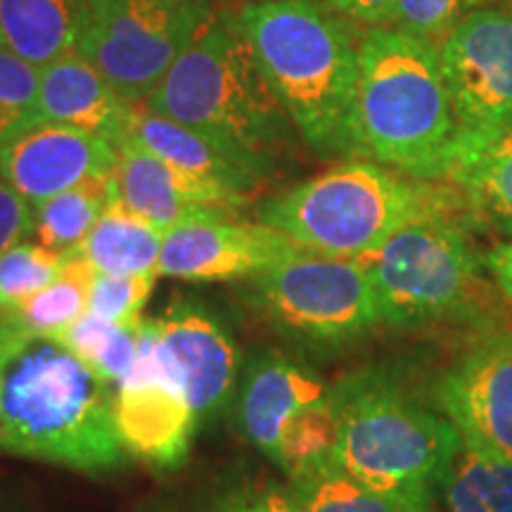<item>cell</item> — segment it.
I'll return each mask as SVG.
<instances>
[{"mask_svg": "<svg viewBox=\"0 0 512 512\" xmlns=\"http://www.w3.org/2000/svg\"><path fill=\"white\" fill-rule=\"evenodd\" d=\"M159 361L197 422L209 425L233 406L242 354L233 325L202 297H176L157 318Z\"/></svg>", "mask_w": 512, "mask_h": 512, "instance_id": "obj_11", "label": "cell"}, {"mask_svg": "<svg viewBox=\"0 0 512 512\" xmlns=\"http://www.w3.org/2000/svg\"><path fill=\"white\" fill-rule=\"evenodd\" d=\"M356 159L418 181H446L458 124L434 43L392 27L358 36Z\"/></svg>", "mask_w": 512, "mask_h": 512, "instance_id": "obj_4", "label": "cell"}, {"mask_svg": "<svg viewBox=\"0 0 512 512\" xmlns=\"http://www.w3.org/2000/svg\"><path fill=\"white\" fill-rule=\"evenodd\" d=\"M36 228V209L0 176V254L22 245Z\"/></svg>", "mask_w": 512, "mask_h": 512, "instance_id": "obj_34", "label": "cell"}, {"mask_svg": "<svg viewBox=\"0 0 512 512\" xmlns=\"http://www.w3.org/2000/svg\"><path fill=\"white\" fill-rule=\"evenodd\" d=\"M155 512H299L290 484L259 475H226Z\"/></svg>", "mask_w": 512, "mask_h": 512, "instance_id": "obj_28", "label": "cell"}, {"mask_svg": "<svg viewBox=\"0 0 512 512\" xmlns=\"http://www.w3.org/2000/svg\"><path fill=\"white\" fill-rule=\"evenodd\" d=\"M434 403L465 441L512 463V332L467 349L434 384Z\"/></svg>", "mask_w": 512, "mask_h": 512, "instance_id": "obj_14", "label": "cell"}, {"mask_svg": "<svg viewBox=\"0 0 512 512\" xmlns=\"http://www.w3.org/2000/svg\"><path fill=\"white\" fill-rule=\"evenodd\" d=\"M114 200H119L117 176L88 178L36 209L34 235L38 245L57 254L74 252Z\"/></svg>", "mask_w": 512, "mask_h": 512, "instance_id": "obj_26", "label": "cell"}, {"mask_svg": "<svg viewBox=\"0 0 512 512\" xmlns=\"http://www.w3.org/2000/svg\"><path fill=\"white\" fill-rule=\"evenodd\" d=\"M439 486L448 512H512V463L463 437Z\"/></svg>", "mask_w": 512, "mask_h": 512, "instance_id": "obj_25", "label": "cell"}, {"mask_svg": "<svg viewBox=\"0 0 512 512\" xmlns=\"http://www.w3.org/2000/svg\"><path fill=\"white\" fill-rule=\"evenodd\" d=\"M337 439V413L332 406V399L316 403V406L306 408L299 415L287 422L280 439V451L275 467L287 479H292L304 467H309L318 460L330 458L332 446Z\"/></svg>", "mask_w": 512, "mask_h": 512, "instance_id": "obj_29", "label": "cell"}, {"mask_svg": "<svg viewBox=\"0 0 512 512\" xmlns=\"http://www.w3.org/2000/svg\"><path fill=\"white\" fill-rule=\"evenodd\" d=\"M240 292L275 335L309 354H332L380 325L366 264L304 247L245 280Z\"/></svg>", "mask_w": 512, "mask_h": 512, "instance_id": "obj_8", "label": "cell"}, {"mask_svg": "<svg viewBox=\"0 0 512 512\" xmlns=\"http://www.w3.org/2000/svg\"><path fill=\"white\" fill-rule=\"evenodd\" d=\"M0 512H48L43 505H38L34 498L22 494V491L0 486Z\"/></svg>", "mask_w": 512, "mask_h": 512, "instance_id": "obj_37", "label": "cell"}, {"mask_svg": "<svg viewBox=\"0 0 512 512\" xmlns=\"http://www.w3.org/2000/svg\"><path fill=\"white\" fill-rule=\"evenodd\" d=\"M297 249L266 223L216 216L166 230L157 271L188 283H245Z\"/></svg>", "mask_w": 512, "mask_h": 512, "instance_id": "obj_13", "label": "cell"}, {"mask_svg": "<svg viewBox=\"0 0 512 512\" xmlns=\"http://www.w3.org/2000/svg\"><path fill=\"white\" fill-rule=\"evenodd\" d=\"M164 235V230L114 200L74 252L102 275L152 273L159 266Z\"/></svg>", "mask_w": 512, "mask_h": 512, "instance_id": "obj_22", "label": "cell"}, {"mask_svg": "<svg viewBox=\"0 0 512 512\" xmlns=\"http://www.w3.org/2000/svg\"><path fill=\"white\" fill-rule=\"evenodd\" d=\"M136 112L79 50L38 69V124L69 126L121 145Z\"/></svg>", "mask_w": 512, "mask_h": 512, "instance_id": "obj_18", "label": "cell"}, {"mask_svg": "<svg viewBox=\"0 0 512 512\" xmlns=\"http://www.w3.org/2000/svg\"><path fill=\"white\" fill-rule=\"evenodd\" d=\"M238 19L299 138L320 159H356L358 38L323 0H247Z\"/></svg>", "mask_w": 512, "mask_h": 512, "instance_id": "obj_3", "label": "cell"}, {"mask_svg": "<svg viewBox=\"0 0 512 512\" xmlns=\"http://www.w3.org/2000/svg\"><path fill=\"white\" fill-rule=\"evenodd\" d=\"M458 138L512 128V12L484 5L437 43Z\"/></svg>", "mask_w": 512, "mask_h": 512, "instance_id": "obj_10", "label": "cell"}, {"mask_svg": "<svg viewBox=\"0 0 512 512\" xmlns=\"http://www.w3.org/2000/svg\"><path fill=\"white\" fill-rule=\"evenodd\" d=\"M484 266L494 285L512 302V240L496 245L484 256Z\"/></svg>", "mask_w": 512, "mask_h": 512, "instance_id": "obj_36", "label": "cell"}, {"mask_svg": "<svg viewBox=\"0 0 512 512\" xmlns=\"http://www.w3.org/2000/svg\"><path fill=\"white\" fill-rule=\"evenodd\" d=\"M337 439L330 460L382 494L430 498L460 434L392 377L366 370L330 387Z\"/></svg>", "mask_w": 512, "mask_h": 512, "instance_id": "obj_6", "label": "cell"}, {"mask_svg": "<svg viewBox=\"0 0 512 512\" xmlns=\"http://www.w3.org/2000/svg\"><path fill=\"white\" fill-rule=\"evenodd\" d=\"M446 183L463 195L472 219L512 240V128L489 138H458Z\"/></svg>", "mask_w": 512, "mask_h": 512, "instance_id": "obj_21", "label": "cell"}, {"mask_svg": "<svg viewBox=\"0 0 512 512\" xmlns=\"http://www.w3.org/2000/svg\"><path fill=\"white\" fill-rule=\"evenodd\" d=\"M145 107L197 131L264 183L299 136L256 62L238 10L211 15Z\"/></svg>", "mask_w": 512, "mask_h": 512, "instance_id": "obj_2", "label": "cell"}, {"mask_svg": "<svg viewBox=\"0 0 512 512\" xmlns=\"http://www.w3.org/2000/svg\"><path fill=\"white\" fill-rule=\"evenodd\" d=\"M119 200L140 219L150 221L159 230H171L181 223L233 216L242 204L219 185L176 169L164 162L136 140L126 138L117 145Z\"/></svg>", "mask_w": 512, "mask_h": 512, "instance_id": "obj_17", "label": "cell"}, {"mask_svg": "<svg viewBox=\"0 0 512 512\" xmlns=\"http://www.w3.org/2000/svg\"><path fill=\"white\" fill-rule=\"evenodd\" d=\"M140 320L110 323L86 311L55 337L117 389L136 368Z\"/></svg>", "mask_w": 512, "mask_h": 512, "instance_id": "obj_27", "label": "cell"}, {"mask_svg": "<svg viewBox=\"0 0 512 512\" xmlns=\"http://www.w3.org/2000/svg\"><path fill=\"white\" fill-rule=\"evenodd\" d=\"M91 0H0V48L36 69L74 53Z\"/></svg>", "mask_w": 512, "mask_h": 512, "instance_id": "obj_20", "label": "cell"}, {"mask_svg": "<svg viewBox=\"0 0 512 512\" xmlns=\"http://www.w3.org/2000/svg\"><path fill=\"white\" fill-rule=\"evenodd\" d=\"M413 512H437V510H434V505H432V498H427V501H422V503L415 505Z\"/></svg>", "mask_w": 512, "mask_h": 512, "instance_id": "obj_38", "label": "cell"}, {"mask_svg": "<svg viewBox=\"0 0 512 512\" xmlns=\"http://www.w3.org/2000/svg\"><path fill=\"white\" fill-rule=\"evenodd\" d=\"M323 3L349 24H361L363 29H368L387 27L396 0H323Z\"/></svg>", "mask_w": 512, "mask_h": 512, "instance_id": "obj_35", "label": "cell"}, {"mask_svg": "<svg viewBox=\"0 0 512 512\" xmlns=\"http://www.w3.org/2000/svg\"><path fill=\"white\" fill-rule=\"evenodd\" d=\"M209 19V0H91L76 50L138 107Z\"/></svg>", "mask_w": 512, "mask_h": 512, "instance_id": "obj_9", "label": "cell"}, {"mask_svg": "<svg viewBox=\"0 0 512 512\" xmlns=\"http://www.w3.org/2000/svg\"><path fill=\"white\" fill-rule=\"evenodd\" d=\"M287 484L299 512H413L415 505L427 501L370 489L330 458L304 467Z\"/></svg>", "mask_w": 512, "mask_h": 512, "instance_id": "obj_23", "label": "cell"}, {"mask_svg": "<svg viewBox=\"0 0 512 512\" xmlns=\"http://www.w3.org/2000/svg\"><path fill=\"white\" fill-rule=\"evenodd\" d=\"M64 256L43 245H22L0 254V311L22 304L62 271Z\"/></svg>", "mask_w": 512, "mask_h": 512, "instance_id": "obj_31", "label": "cell"}, {"mask_svg": "<svg viewBox=\"0 0 512 512\" xmlns=\"http://www.w3.org/2000/svg\"><path fill=\"white\" fill-rule=\"evenodd\" d=\"M254 214L309 252L366 261L408 223L470 209L446 181H418L370 159H344L261 200Z\"/></svg>", "mask_w": 512, "mask_h": 512, "instance_id": "obj_5", "label": "cell"}, {"mask_svg": "<svg viewBox=\"0 0 512 512\" xmlns=\"http://www.w3.org/2000/svg\"><path fill=\"white\" fill-rule=\"evenodd\" d=\"M486 0H396L387 27L437 43Z\"/></svg>", "mask_w": 512, "mask_h": 512, "instance_id": "obj_33", "label": "cell"}, {"mask_svg": "<svg viewBox=\"0 0 512 512\" xmlns=\"http://www.w3.org/2000/svg\"><path fill=\"white\" fill-rule=\"evenodd\" d=\"M62 271L48 287L22 304L0 311V320L29 335H60L88 309V290L95 278L93 266L76 252L62 254Z\"/></svg>", "mask_w": 512, "mask_h": 512, "instance_id": "obj_24", "label": "cell"}, {"mask_svg": "<svg viewBox=\"0 0 512 512\" xmlns=\"http://www.w3.org/2000/svg\"><path fill=\"white\" fill-rule=\"evenodd\" d=\"M472 221L470 214H448L408 223L363 261L382 325H486L491 283L484 259L472 247Z\"/></svg>", "mask_w": 512, "mask_h": 512, "instance_id": "obj_7", "label": "cell"}, {"mask_svg": "<svg viewBox=\"0 0 512 512\" xmlns=\"http://www.w3.org/2000/svg\"><path fill=\"white\" fill-rule=\"evenodd\" d=\"M117 159L110 140L41 121L0 152V176L38 209L88 178L114 174Z\"/></svg>", "mask_w": 512, "mask_h": 512, "instance_id": "obj_16", "label": "cell"}, {"mask_svg": "<svg viewBox=\"0 0 512 512\" xmlns=\"http://www.w3.org/2000/svg\"><path fill=\"white\" fill-rule=\"evenodd\" d=\"M157 342V318L140 320L138 361L117 387L114 415L128 456L169 470L188 458L200 422L159 361Z\"/></svg>", "mask_w": 512, "mask_h": 512, "instance_id": "obj_12", "label": "cell"}, {"mask_svg": "<svg viewBox=\"0 0 512 512\" xmlns=\"http://www.w3.org/2000/svg\"><path fill=\"white\" fill-rule=\"evenodd\" d=\"M328 394L306 363L280 349H254L242 358L230 413L240 437L275 465L287 422Z\"/></svg>", "mask_w": 512, "mask_h": 512, "instance_id": "obj_15", "label": "cell"}, {"mask_svg": "<svg viewBox=\"0 0 512 512\" xmlns=\"http://www.w3.org/2000/svg\"><path fill=\"white\" fill-rule=\"evenodd\" d=\"M117 389L53 335L0 320V451L86 475L131 456L114 415Z\"/></svg>", "mask_w": 512, "mask_h": 512, "instance_id": "obj_1", "label": "cell"}, {"mask_svg": "<svg viewBox=\"0 0 512 512\" xmlns=\"http://www.w3.org/2000/svg\"><path fill=\"white\" fill-rule=\"evenodd\" d=\"M157 271L138 275H102L95 273L88 290V313L110 323H133L143 318L157 285Z\"/></svg>", "mask_w": 512, "mask_h": 512, "instance_id": "obj_32", "label": "cell"}, {"mask_svg": "<svg viewBox=\"0 0 512 512\" xmlns=\"http://www.w3.org/2000/svg\"><path fill=\"white\" fill-rule=\"evenodd\" d=\"M38 124V69L0 48V152Z\"/></svg>", "mask_w": 512, "mask_h": 512, "instance_id": "obj_30", "label": "cell"}, {"mask_svg": "<svg viewBox=\"0 0 512 512\" xmlns=\"http://www.w3.org/2000/svg\"><path fill=\"white\" fill-rule=\"evenodd\" d=\"M128 138L164 162L174 164L176 169L219 185L242 202H247V197L264 183L254 171H249L245 164L230 157L211 140L174 119L150 112L147 107L145 110L138 107Z\"/></svg>", "mask_w": 512, "mask_h": 512, "instance_id": "obj_19", "label": "cell"}]
</instances>
